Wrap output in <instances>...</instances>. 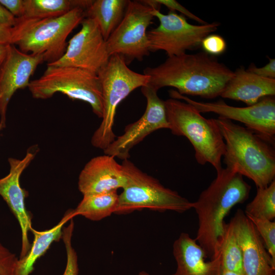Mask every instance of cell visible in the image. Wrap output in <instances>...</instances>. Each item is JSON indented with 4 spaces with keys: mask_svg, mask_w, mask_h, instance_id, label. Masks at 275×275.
<instances>
[{
    "mask_svg": "<svg viewBox=\"0 0 275 275\" xmlns=\"http://www.w3.org/2000/svg\"><path fill=\"white\" fill-rule=\"evenodd\" d=\"M147 85L158 90L165 87L181 95L212 99L221 96L233 71L205 52L169 57L157 66L147 67Z\"/></svg>",
    "mask_w": 275,
    "mask_h": 275,
    "instance_id": "1",
    "label": "cell"
},
{
    "mask_svg": "<svg viewBox=\"0 0 275 275\" xmlns=\"http://www.w3.org/2000/svg\"><path fill=\"white\" fill-rule=\"evenodd\" d=\"M215 120L225 144L226 168L251 179L257 188L267 187L275 178L274 146L232 121Z\"/></svg>",
    "mask_w": 275,
    "mask_h": 275,
    "instance_id": "3",
    "label": "cell"
},
{
    "mask_svg": "<svg viewBox=\"0 0 275 275\" xmlns=\"http://www.w3.org/2000/svg\"><path fill=\"white\" fill-rule=\"evenodd\" d=\"M152 14L157 18L159 24L147 32L149 50L164 51L168 57L179 56L186 53L187 50L198 48L202 40L216 31L220 25L218 22L190 24L185 16L174 11H170L164 14L153 8Z\"/></svg>",
    "mask_w": 275,
    "mask_h": 275,
    "instance_id": "9",
    "label": "cell"
},
{
    "mask_svg": "<svg viewBox=\"0 0 275 275\" xmlns=\"http://www.w3.org/2000/svg\"><path fill=\"white\" fill-rule=\"evenodd\" d=\"M9 45L0 44V63H2L6 57Z\"/></svg>",
    "mask_w": 275,
    "mask_h": 275,
    "instance_id": "35",
    "label": "cell"
},
{
    "mask_svg": "<svg viewBox=\"0 0 275 275\" xmlns=\"http://www.w3.org/2000/svg\"><path fill=\"white\" fill-rule=\"evenodd\" d=\"M80 24L81 29L67 43L64 55L47 65L79 68L97 74L109 58L106 41L94 19L85 17Z\"/></svg>",
    "mask_w": 275,
    "mask_h": 275,
    "instance_id": "12",
    "label": "cell"
},
{
    "mask_svg": "<svg viewBox=\"0 0 275 275\" xmlns=\"http://www.w3.org/2000/svg\"><path fill=\"white\" fill-rule=\"evenodd\" d=\"M156 1L161 6L163 5L167 7L171 11H178L184 16H186L193 20L199 23L200 24H205L207 22L190 12L184 6L175 0H156Z\"/></svg>",
    "mask_w": 275,
    "mask_h": 275,
    "instance_id": "30",
    "label": "cell"
},
{
    "mask_svg": "<svg viewBox=\"0 0 275 275\" xmlns=\"http://www.w3.org/2000/svg\"><path fill=\"white\" fill-rule=\"evenodd\" d=\"M13 27L0 25V44H12Z\"/></svg>",
    "mask_w": 275,
    "mask_h": 275,
    "instance_id": "34",
    "label": "cell"
},
{
    "mask_svg": "<svg viewBox=\"0 0 275 275\" xmlns=\"http://www.w3.org/2000/svg\"><path fill=\"white\" fill-rule=\"evenodd\" d=\"M92 2V0H23L24 13L21 18L57 17L77 8L86 10Z\"/></svg>",
    "mask_w": 275,
    "mask_h": 275,
    "instance_id": "22",
    "label": "cell"
},
{
    "mask_svg": "<svg viewBox=\"0 0 275 275\" xmlns=\"http://www.w3.org/2000/svg\"><path fill=\"white\" fill-rule=\"evenodd\" d=\"M74 228L73 218L70 220V223L63 229L62 237L65 244L67 261L64 272L63 275H78V265L77 253L72 245V237Z\"/></svg>",
    "mask_w": 275,
    "mask_h": 275,
    "instance_id": "27",
    "label": "cell"
},
{
    "mask_svg": "<svg viewBox=\"0 0 275 275\" xmlns=\"http://www.w3.org/2000/svg\"><path fill=\"white\" fill-rule=\"evenodd\" d=\"M97 75L102 87L103 115L91 143L104 150L116 139L113 127L118 105L133 90L147 86L149 77L129 69L124 58L118 54L109 57Z\"/></svg>",
    "mask_w": 275,
    "mask_h": 275,
    "instance_id": "6",
    "label": "cell"
},
{
    "mask_svg": "<svg viewBox=\"0 0 275 275\" xmlns=\"http://www.w3.org/2000/svg\"><path fill=\"white\" fill-rule=\"evenodd\" d=\"M230 223L241 252L242 275H275V263L244 212L238 209Z\"/></svg>",
    "mask_w": 275,
    "mask_h": 275,
    "instance_id": "16",
    "label": "cell"
},
{
    "mask_svg": "<svg viewBox=\"0 0 275 275\" xmlns=\"http://www.w3.org/2000/svg\"><path fill=\"white\" fill-rule=\"evenodd\" d=\"M115 157L104 154L92 158L80 172L78 187L83 196L99 194L123 188L126 177Z\"/></svg>",
    "mask_w": 275,
    "mask_h": 275,
    "instance_id": "17",
    "label": "cell"
},
{
    "mask_svg": "<svg viewBox=\"0 0 275 275\" xmlns=\"http://www.w3.org/2000/svg\"><path fill=\"white\" fill-rule=\"evenodd\" d=\"M0 4L16 18L23 16V0H0Z\"/></svg>",
    "mask_w": 275,
    "mask_h": 275,
    "instance_id": "32",
    "label": "cell"
},
{
    "mask_svg": "<svg viewBox=\"0 0 275 275\" xmlns=\"http://www.w3.org/2000/svg\"><path fill=\"white\" fill-rule=\"evenodd\" d=\"M121 164L127 180L122 192L119 195L115 214H128L144 209L183 213L193 208L194 202L164 187L128 159L124 160Z\"/></svg>",
    "mask_w": 275,
    "mask_h": 275,
    "instance_id": "7",
    "label": "cell"
},
{
    "mask_svg": "<svg viewBox=\"0 0 275 275\" xmlns=\"http://www.w3.org/2000/svg\"><path fill=\"white\" fill-rule=\"evenodd\" d=\"M246 216L255 226L273 262L275 263L274 221L247 215Z\"/></svg>",
    "mask_w": 275,
    "mask_h": 275,
    "instance_id": "26",
    "label": "cell"
},
{
    "mask_svg": "<svg viewBox=\"0 0 275 275\" xmlns=\"http://www.w3.org/2000/svg\"><path fill=\"white\" fill-rule=\"evenodd\" d=\"M16 22L17 18L0 4V25L13 27Z\"/></svg>",
    "mask_w": 275,
    "mask_h": 275,
    "instance_id": "33",
    "label": "cell"
},
{
    "mask_svg": "<svg viewBox=\"0 0 275 275\" xmlns=\"http://www.w3.org/2000/svg\"><path fill=\"white\" fill-rule=\"evenodd\" d=\"M43 62L41 56L23 52L13 44L8 45L0 64V130L6 127L7 107L13 94L28 88L31 77Z\"/></svg>",
    "mask_w": 275,
    "mask_h": 275,
    "instance_id": "14",
    "label": "cell"
},
{
    "mask_svg": "<svg viewBox=\"0 0 275 275\" xmlns=\"http://www.w3.org/2000/svg\"><path fill=\"white\" fill-rule=\"evenodd\" d=\"M172 98L184 100L200 113H213L221 118L241 122L272 145L275 143V100L273 96H267L257 103L246 107H236L227 104L223 101L203 102L195 101L181 95L176 90L169 91Z\"/></svg>",
    "mask_w": 275,
    "mask_h": 275,
    "instance_id": "11",
    "label": "cell"
},
{
    "mask_svg": "<svg viewBox=\"0 0 275 275\" xmlns=\"http://www.w3.org/2000/svg\"><path fill=\"white\" fill-rule=\"evenodd\" d=\"M139 275H150V274L145 271H142L140 272V273H139Z\"/></svg>",
    "mask_w": 275,
    "mask_h": 275,
    "instance_id": "37",
    "label": "cell"
},
{
    "mask_svg": "<svg viewBox=\"0 0 275 275\" xmlns=\"http://www.w3.org/2000/svg\"><path fill=\"white\" fill-rule=\"evenodd\" d=\"M0 64H1V63H0Z\"/></svg>",
    "mask_w": 275,
    "mask_h": 275,
    "instance_id": "38",
    "label": "cell"
},
{
    "mask_svg": "<svg viewBox=\"0 0 275 275\" xmlns=\"http://www.w3.org/2000/svg\"><path fill=\"white\" fill-rule=\"evenodd\" d=\"M274 95L275 79L260 77L240 67L233 71L221 96L242 101L249 106Z\"/></svg>",
    "mask_w": 275,
    "mask_h": 275,
    "instance_id": "19",
    "label": "cell"
},
{
    "mask_svg": "<svg viewBox=\"0 0 275 275\" xmlns=\"http://www.w3.org/2000/svg\"><path fill=\"white\" fill-rule=\"evenodd\" d=\"M157 91L148 85L141 87L147 100L144 114L125 127L124 133L103 150L105 154L128 159L130 150L149 134L158 129H169L164 101L158 97Z\"/></svg>",
    "mask_w": 275,
    "mask_h": 275,
    "instance_id": "13",
    "label": "cell"
},
{
    "mask_svg": "<svg viewBox=\"0 0 275 275\" xmlns=\"http://www.w3.org/2000/svg\"><path fill=\"white\" fill-rule=\"evenodd\" d=\"M173 248L177 263L173 275H221L223 268L219 255L206 261L204 251L188 233H181Z\"/></svg>",
    "mask_w": 275,
    "mask_h": 275,
    "instance_id": "18",
    "label": "cell"
},
{
    "mask_svg": "<svg viewBox=\"0 0 275 275\" xmlns=\"http://www.w3.org/2000/svg\"><path fill=\"white\" fill-rule=\"evenodd\" d=\"M86 17V10L77 8L57 17L17 18L13 27L12 44L23 52L41 56L51 64L65 53L70 33Z\"/></svg>",
    "mask_w": 275,
    "mask_h": 275,
    "instance_id": "4",
    "label": "cell"
},
{
    "mask_svg": "<svg viewBox=\"0 0 275 275\" xmlns=\"http://www.w3.org/2000/svg\"><path fill=\"white\" fill-rule=\"evenodd\" d=\"M217 255L221 257L223 269L242 274L241 252L230 223L225 224L218 241Z\"/></svg>",
    "mask_w": 275,
    "mask_h": 275,
    "instance_id": "24",
    "label": "cell"
},
{
    "mask_svg": "<svg viewBox=\"0 0 275 275\" xmlns=\"http://www.w3.org/2000/svg\"><path fill=\"white\" fill-rule=\"evenodd\" d=\"M246 70L260 77L275 79V59H269L268 63L262 67H257L252 63Z\"/></svg>",
    "mask_w": 275,
    "mask_h": 275,
    "instance_id": "31",
    "label": "cell"
},
{
    "mask_svg": "<svg viewBox=\"0 0 275 275\" xmlns=\"http://www.w3.org/2000/svg\"><path fill=\"white\" fill-rule=\"evenodd\" d=\"M28 89L33 97L46 99L57 93L72 100L89 104L99 118L103 115L102 87L98 75L73 67L47 65L42 75L30 81Z\"/></svg>",
    "mask_w": 275,
    "mask_h": 275,
    "instance_id": "8",
    "label": "cell"
},
{
    "mask_svg": "<svg viewBox=\"0 0 275 275\" xmlns=\"http://www.w3.org/2000/svg\"><path fill=\"white\" fill-rule=\"evenodd\" d=\"M73 217V209H71L65 213L57 225L49 229L44 231H37L33 228L31 229L34 240L26 255L18 258L16 275H30L32 273L36 261L46 252L54 241L62 238L64 226Z\"/></svg>",
    "mask_w": 275,
    "mask_h": 275,
    "instance_id": "20",
    "label": "cell"
},
{
    "mask_svg": "<svg viewBox=\"0 0 275 275\" xmlns=\"http://www.w3.org/2000/svg\"><path fill=\"white\" fill-rule=\"evenodd\" d=\"M201 46L206 53L215 56L223 53L227 48V43L221 35L210 34L202 41Z\"/></svg>",
    "mask_w": 275,
    "mask_h": 275,
    "instance_id": "29",
    "label": "cell"
},
{
    "mask_svg": "<svg viewBox=\"0 0 275 275\" xmlns=\"http://www.w3.org/2000/svg\"><path fill=\"white\" fill-rule=\"evenodd\" d=\"M221 275H242V274L237 272L227 270L223 269Z\"/></svg>",
    "mask_w": 275,
    "mask_h": 275,
    "instance_id": "36",
    "label": "cell"
},
{
    "mask_svg": "<svg viewBox=\"0 0 275 275\" xmlns=\"http://www.w3.org/2000/svg\"><path fill=\"white\" fill-rule=\"evenodd\" d=\"M153 8L142 1H129L121 22L106 41L109 56H122L127 64L150 54L147 28L154 17Z\"/></svg>",
    "mask_w": 275,
    "mask_h": 275,
    "instance_id": "10",
    "label": "cell"
},
{
    "mask_svg": "<svg viewBox=\"0 0 275 275\" xmlns=\"http://www.w3.org/2000/svg\"><path fill=\"white\" fill-rule=\"evenodd\" d=\"M18 258L0 242V275H16Z\"/></svg>",
    "mask_w": 275,
    "mask_h": 275,
    "instance_id": "28",
    "label": "cell"
},
{
    "mask_svg": "<svg viewBox=\"0 0 275 275\" xmlns=\"http://www.w3.org/2000/svg\"><path fill=\"white\" fill-rule=\"evenodd\" d=\"M164 101L169 129L175 135L186 138L195 157L201 165L210 163L221 170L225 144L215 119H206L192 105L170 98Z\"/></svg>",
    "mask_w": 275,
    "mask_h": 275,
    "instance_id": "5",
    "label": "cell"
},
{
    "mask_svg": "<svg viewBox=\"0 0 275 275\" xmlns=\"http://www.w3.org/2000/svg\"><path fill=\"white\" fill-rule=\"evenodd\" d=\"M129 1L95 0L86 10V17L97 23L105 41L123 19Z\"/></svg>",
    "mask_w": 275,
    "mask_h": 275,
    "instance_id": "21",
    "label": "cell"
},
{
    "mask_svg": "<svg viewBox=\"0 0 275 275\" xmlns=\"http://www.w3.org/2000/svg\"><path fill=\"white\" fill-rule=\"evenodd\" d=\"M118 196L117 190L83 196L76 208L73 209V214L93 221L101 220L115 213Z\"/></svg>",
    "mask_w": 275,
    "mask_h": 275,
    "instance_id": "23",
    "label": "cell"
},
{
    "mask_svg": "<svg viewBox=\"0 0 275 275\" xmlns=\"http://www.w3.org/2000/svg\"><path fill=\"white\" fill-rule=\"evenodd\" d=\"M38 150L36 146L30 147L21 159L12 157L8 158L9 172L0 179V196L6 202L16 218L21 231V249L19 258L25 256L29 252L30 244L28 232L33 228L32 217L25 208V193L20 184V177L23 171L35 158Z\"/></svg>",
    "mask_w": 275,
    "mask_h": 275,
    "instance_id": "15",
    "label": "cell"
},
{
    "mask_svg": "<svg viewBox=\"0 0 275 275\" xmlns=\"http://www.w3.org/2000/svg\"><path fill=\"white\" fill-rule=\"evenodd\" d=\"M251 189L242 175L227 168H222L216 172L215 179L194 202L193 208L198 218L195 240L207 259L216 256L225 217L235 205L248 199Z\"/></svg>",
    "mask_w": 275,
    "mask_h": 275,
    "instance_id": "2",
    "label": "cell"
},
{
    "mask_svg": "<svg viewBox=\"0 0 275 275\" xmlns=\"http://www.w3.org/2000/svg\"><path fill=\"white\" fill-rule=\"evenodd\" d=\"M246 215L273 221L275 217V180L267 187L257 188L253 200L244 210Z\"/></svg>",
    "mask_w": 275,
    "mask_h": 275,
    "instance_id": "25",
    "label": "cell"
}]
</instances>
